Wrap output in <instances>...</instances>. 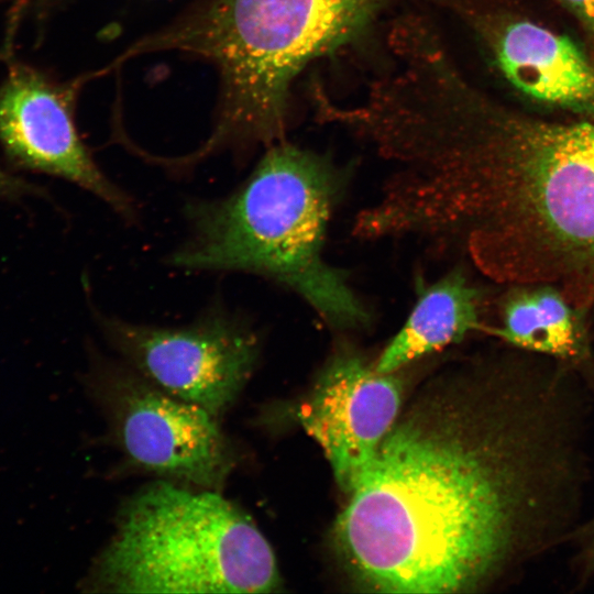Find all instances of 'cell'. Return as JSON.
<instances>
[{"instance_id": "obj_1", "label": "cell", "mask_w": 594, "mask_h": 594, "mask_svg": "<svg viewBox=\"0 0 594 594\" xmlns=\"http://www.w3.org/2000/svg\"><path fill=\"white\" fill-rule=\"evenodd\" d=\"M594 393L513 349L397 418L334 525L354 583L463 593L514 580L584 519Z\"/></svg>"}, {"instance_id": "obj_2", "label": "cell", "mask_w": 594, "mask_h": 594, "mask_svg": "<svg viewBox=\"0 0 594 594\" xmlns=\"http://www.w3.org/2000/svg\"><path fill=\"white\" fill-rule=\"evenodd\" d=\"M366 135L395 172L356 216L361 238L411 237L458 251L496 283L551 284L591 312L594 120L504 110L435 45L383 85Z\"/></svg>"}, {"instance_id": "obj_3", "label": "cell", "mask_w": 594, "mask_h": 594, "mask_svg": "<svg viewBox=\"0 0 594 594\" xmlns=\"http://www.w3.org/2000/svg\"><path fill=\"white\" fill-rule=\"evenodd\" d=\"M345 180L328 155L285 141L272 144L229 196L185 207L189 237L169 262L190 271L265 276L300 295L329 326L364 327L369 310L345 272L323 256Z\"/></svg>"}, {"instance_id": "obj_4", "label": "cell", "mask_w": 594, "mask_h": 594, "mask_svg": "<svg viewBox=\"0 0 594 594\" xmlns=\"http://www.w3.org/2000/svg\"><path fill=\"white\" fill-rule=\"evenodd\" d=\"M282 584L270 542L215 491L158 481L122 507L84 581L92 592L271 593Z\"/></svg>"}, {"instance_id": "obj_5", "label": "cell", "mask_w": 594, "mask_h": 594, "mask_svg": "<svg viewBox=\"0 0 594 594\" xmlns=\"http://www.w3.org/2000/svg\"><path fill=\"white\" fill-rule=\"evenodd\" d=\"M418 0H207L185 18L186 51L219 70L221 101L238 119L286 124L289 88L314 61L362 40L396 4ZM468 16L475 0H421Z\"/></svg>"}, {"instance_id": "obj_6", "label": "cell", "mask_w": 594, "mask_h": 594, "mask_svg": "<svg viewBox=\"0 0 594 594\" xmlns=\"http://www.w3.org/2000/svg\"><path fill=\"white\" fill-rule=\"evenodd\" d=\"M89 386L131 461L155 473L217 488L233 458L217 417L179 399L130 366L97 364Z\"/></svg>"}, {"instance_id": "obj_7", "label": "cell", "mask_w": 594, "mask_h": 594, "mask_svg": "<svg viewBox=\"0 0 594 594\" xmlns=\"http://www.w3.org/2000/svg\"><path fill=\"white\" fill-rule=\"evenodd\" d=\"M98 320L131 369L217 418L237 400L258 358V339L251 327L216 309L180 328L138 324L103 315Z\"/></svg>"}, {"instance_id": "obj_8", "label": "cell", "mask_w": 594, "mask_h": 594, "mask_svg": "<svg viewBox=\"0 0 594 594\" xmlns=\"http://www.w3.org/2000/svg\"><path fill=\"white\" fill-rule=\"evenodd\" d=\"M75 85H61L22 65L0 88V142L20 169L66 179L120 216H135L132 199L99 169L74 122Z\"/></svg>"}, {"instance_id": "obj_9", "label": "cell", "mask_w": 594, "mask_h": 594, "mask_svg": "<svg viewBox=\"0 0 594 594\" xmlns=\"http://www.w3.org/2000/svg\"><path fill=\"white\" fill-rule=\"evenodd\" d=\"M403 383L380 373L358 353L338 352L298 410V420L321 447L336 481L351 493L398 418Z\"/></svg>"}, {"instance_id": "obj_10", "label": "cell", "mask_w": 594, "mask_h": 594, "mask_svg": "<svg viewBox=\"0 0 594 594\" xmlns=\"http://www.w3.org/2000/svg\"><path fill=\"white\" fill-rule=\"evenodd\" d=\"M495 63L517 90L594 117V65L568 36L517 20L490 32Z\"/></svg>"}, {"instance_id": "obj_11", "label": "cell", "mask_w": 594, "mask_h": 594, "mask_svg": "<svg viewBox=\"0 0 594 594\" xmlns=\"http://www.w3.org/2000/svg\"><path fill=\"white\" fill-rule=\"evenodd\" d=\"M498 323L484 331L509 346L557 361L576 372L594 392L591 312L547 283L506 285Z\"/></svg>"}, {"instance_id": "obj_12", "label": "cell", "mask_w": 594, "mask_h": 594, "mask_svg": "<svg viewBox=\"0 0 594 594\" xmlns=\"http://www.w3.org/2000/svg\"><path fill=\"white\" fill-rule=\"evenodd\" d=\"M483 298L462 268L420 287L406 321L375 363L376 371L395 373L414 360L461 341L473 330L484 331Z\"/></svg>"}, {"instance_id": "obj_13", "label": "cell", "mask_w": 594, "mask_h": 594, "mask_svg": "<svg viewBox=\"0 0 594 594\" xmlns=\"http://www.w3.org/2000/svg\"><path fill=\"white\" fill-rule=\"evenodd\" d=\"M574 549L573 568L579 585L594 579V512L585 515L570 542Z\"/></svg>"}, {"instance_id": "obj_14", "label": "cell", "mask_w": 594, "mask_h": 594, "mask_svg": "<svg viewBox=\"0 0 594 594\" xmlns=\"http://www.w3.org/2000/svg\"><path fill=\"white\" fill-rule=\"evenodd\" d=\"M41 194V188L7 173L0 167V199L14 200L24 196Z\"/></svg>"}, {"instance_id": "obj_15", "label": "cell", "mask_w": 594, "mask_h": 594, "mask_svg": "<svg viewBox=\"0 0 594 594\" xmlns=\"http://www.w3.org/2000/svg\"><path fill=\"white\" fill-rule=\"evenodd\" d=\"M578 19L594 34V0H562Z\"/></svg>"}, {"instance_id": "obj_16", "label": "cell", "mask_w": 594, "mask_h": 594, "mask_svg": "<svg viewBox=\"0 0 594 594\" xmlns=\"http://www.w3.org/2000/svg\"><path fill=\"white\" fill-rule=\"evenodd\" d=\"M593 312H594V305H593L592 310H591V314H593Z\"/></svg>"}]
</instances>
